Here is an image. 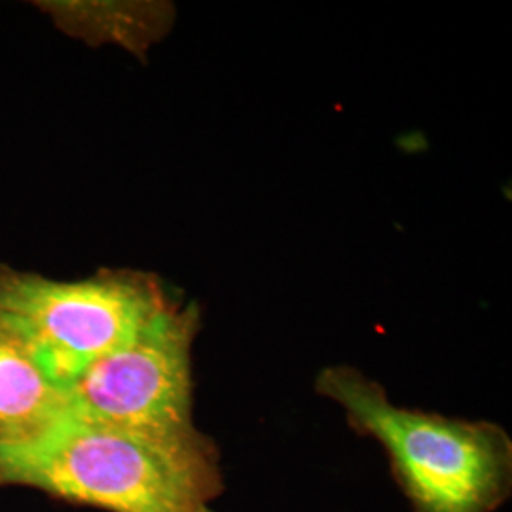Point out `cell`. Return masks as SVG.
Segmentation results:
<instances>
[{
    "instance_id": "7a4b0ae2",
    "label": "cell",
    "mask_w": 512,
    "mask_h": 512,
    "mask_svg": "<svg viewBox=\"0 0 512 512\" xmlns=\"http://www.w3.org/2000/svg\"><path fill=\"white\" fill-rule=\"evenodd\" d=\"M315 387L384 448L412 511L495 512L509 499L512 440L501 425L397 406L353 366L321 370Z\"/></svg>"
},
{
    "instance_id": "3957f363",
    "label": "cell",
    "mask_w": 512,
    "mask_h": 512,
    "mask_svg": "<svg viewBox=\"0 0 512 512\" xmlns=\"http://www.w3.org/2000/svg\"><path fill=\"white\" fill-rule=\"evenodd\" d=\"M171 300L152 277L103 272L54 281L0 266V323L63 389L126 344Z\"/></svg>"
},
{
    "instance_id": "5b68a950",
    "label": "cell",
    "mask_w": 512,
    "mask_h": 512,
    "mask_svg": "<svg viewBox=\"0 0 512 512\" xmlns=\"http://www.w3.org/2000/svg\"><path fill=\"white\" fill-rule=\"evenodd\" d=\"M67 414V395L0 323V452L38 439Z\"/></svg>"
},
{
    "instance_id": "8992f818",
    "label": "cell",
    "mask_w": 512,
    "mask_h": 512,
    "mask_svg": "<svg viewBox=\"0 0 512 512\" xmlns=\"http://www.w3.org/2000/svg\"><path fill=\"white\" fill-rule=\"evenodd\" d=\"M207 512H215V509H209Z\"/></svg>"
},
{
    "instance_id": "277c9868",
    "label": "cell",
    "mask_w": 512,
    "mask_h": 512,
    "mask_svg": "<svg viewBox=\"0 0 512 512\" xmlns=\"http://www.w3.org/2000/svg\"><path fill=\"white\" fill-rule=\"evenodd\" d=\"M196 304L169 302L126 344L88 366L65 387L76 418L152 439L184 440L202 431L192 418Z\"/></svg>"
},
{
    "instance_id": "6da1fadb",
    "label": "cell",
    "mask_w": 512,
    "mask_h": 512,
    "mask_svg": "<svg viewBox=\"0 0 512 512\" xmlns=\"http://www.w3.org/2000/svg\"><path fill=\"white\" fill-rule=\"evenodd\" d=\"M0 486H27L109 512H207L222 492L207 435L152 439L67 414L0 452Z\"/></svg>"
}]
</instances>
